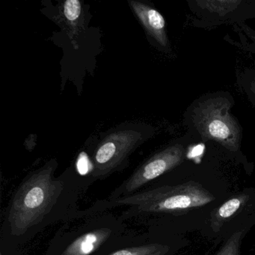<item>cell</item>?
Here are the masks:
<instances>
[{
  "label": "cell",
  "instance_id": "cell-4",
  "mask_svg": "<svg viewBox=\"0 0 255 255\" xmlns=\"http://www.w3.org/2000/svg\"><path fill=\"white\" fill-rule=\"evenodd\" d=\"M231 103L223 98L201 103L194 112V123L204 140L218 141L233 151L238 150L241 132L236 119L229 113Z\"/></svg>",
  "mask_w": 255,
  "mask_h": 255
},
{
  "label": "cell",
  "instance_id": "cell-2",
  "mask_svg": "<svg viewBox=\"0 0 255 255\" xmlns=\"http://www.w3.org/2000/svg\"><path fill=\"white\" fill-rule=\"evenodd\" d=\"M215 199L199 183L164 186L114 200L118 204L135 207L144 213H174L202 207Z\"/></svg>",
  "mask_w": 255,
  "mask_h": 255
},
{
  "label": "cell",
  "instance_id": "cell-9",
  "mask_svg": "<svg viewBox=\"0 0 255 255\" xmlns=\"http://www.w3.org/2000/svg\"><path fill=\"white\" fill-rule=\"evenodd\" d=\"M169 250L166 246L149 244L136 247L127 248L116 251L108 255H164Z\"/></svg>",
  "mask_w": 255,
  "mask_h": 255
},
{
  "label": "cell",
  "instance_id": "cell-6",
  "mask_svg": "<svg viewBox=\"0 0 255 255\" xmlns=\"http://www.w3.org/2000/svg\"><path fill=\"white\" fill-rule=\"evenodd\" d=\"M129 4L147 33L162 47H166L168 40L163 16L154 8L143 2L129 0Z\"/></svg>",
  "mask_w": 255,
  "mask_h": 255
},
{
  "label": "cell",
  "instance_id": "cell-14",
  "mask_svg": "<svg viewBox=\"0 0 255 255\" xmlns=\"http://www.w3.org/2000/svg\"><path fill=\"white\" fill-rule=\"evenodd\" d=\"M1 255H2V254H1Z\"/></svg>",
  "mask_w": 255,
  "mask_h": 255
},
{
  "label": "cell",
  "instance_id": "cell-13",
  "mask_svg": "<svg viewBox=\"0 0 255 255\" xmlns=\"http://www.w3.org/2000/svg\"><path fill=\"white\" fill-rule=\"evenodd\" d=\"M89 167L91 168V164H89V158L85 153H82L79 156L77 160V168L81 174H86L89 171Z\"/></svg>",
  "mask_w": 255,
  "mask_h": 255
},
{
  "label": "cell",
  "instance_id": "cell-10",
  "mask_svg": "<svg viewBox=\"0 0 255 255\" xmlns=\"http://www.w3.org/2000/svg\"><path fill=\"white\" fill-rule=\"evenodd\" d=\"M241 3L240 1L236 0H225V1H198L197 4L200 5L201 8L207 10L211 13H216L219 15H225L235 9Z\"/></svg>",
  "mask_w": 255,
  "mask_h": 255
},
{
  "label": "cell",
  "instance_id": "cell-11",
  "mask_svg": "<svg viewBox=\"0 0 255 255\" xmlns=\"http://www.w3.org/2000/svg\"><path fill=\"white\" fill-rule=\"evenodd\" d=\"M242 234V231L234 233L216 255H240V239Z\"/></svg>",
  "mask_w": 255,
  "mask_h": 255
},
{
  "label": "cell",
  "instance_id": "cell-15",
  "mask_svg": "<svg viewBox=\"0 0 255 255\" xmlns=\"http://www.w3.org/2000/svg\"><path fill=\"white\" fill-rule=\"evenodd\" d=\"M254 40H255V39H254Z\"/></svg>",
  "mask_w": 255,
  "mask_h": 255
},
{
  "label": "cell",
  "instance_id": "cell-7",
  "mask_svg": "<svg viewBox=\"0 0 255 255\" xmlns=\"http://www.w3.org/2000/svg\"><path fill=\"white\" fill-rule=\"evenodd\" d=\"M112 230L104 228L94 230L73 241L61 255H90L96 252L111 236Z\"/></svg>",
  "mask_w": 255,
  "mask_h": 255
},
{
  "label": "cell",
  "instance_id": "cell-3",
  "mask_svg": "<svg viewBox=\"0 0 255 255\" xmlns=\"http://www.w3.org/2000/svg\"><path fill=\"white\" fill-rule=\"evenodd\" d=\"M150 133V128L141 124H127L110 131L95 149L92 176L104 179L120 170Z\"/></svg>",
  "mask_w": 255,
  "mask_h": 255
},
{
  "label": "cell",
  "instance_id": "cell-12",
  "mask_svg": "<svg viewBox=\"0 0 255 255\" xmlns=\"http://www.w3.org/2000/svg\"><path fill=\"white\" fill-rule=\"evenodd\" d=\"M63 13L68 21L74 22L80 17L81 3L78 0H67L64 2Z\"/></svg>",
  "mask_w": 255,
  "mask_h": 255
},
{
  "label": "cell",
  "instance_id": "cell-5",
  "mask_svg": "<svg viewBox=\"0 0 255 255\" xmlns=\"http://www.w3.org/2000/svg\"><path fill=\"white\" fill-rule=\"evenodd\" d=\"M184 159V148L174 144L155 153L143 162L121 188L122 197L130 195L152 180L178 166Z\"/></svg>",
  "mask_w": 255,
  "mask_h": 255
},
{
  "label": "cell",
  "instance_id": "cell-1",
  "mask_svg": "<svg viewBox=\"0 0 255 255\" xmlns=\"http://www.w3.org/2000/svg\"><path fill=\"white\" fill-rule=\"evenodd\" d=\"M56 167V161L47 162L29 174L19 186L8 213L12 235L20 237L39 224L57 202L63 185L53 177Z\"/></svg>",
  "mask_w": 255,
  "mask_h": 255
},
{
  "label": "cell",
  "instance_id": "cell-8",
  "mask_svg": "<svg viewBox=\"0 0 255 255\" xmlns=\"http://www.w3.org/2000/svg\"><path fill=\"white\" fill-rule=\"evenodd\" d=\"M249 196L246 195H238V196L234 197L228 200V201L222 204L214 213L213 218V223L212 226H213L215 230L220 229L221 226L223 225L224 222L227 219L231 218L233 215L235 214L242 205L247 201Z\"/></svg>",
  "mask_w": 255,
  "mask_h": 255
}]
</instances>
